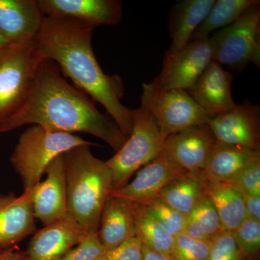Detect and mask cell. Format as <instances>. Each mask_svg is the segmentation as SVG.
<instances>
[{"mask_svg": "<svg viewBox=\"0 0 260 260\" xmlns=\"http://www.w3.org/2000/svg\"><path fill=\"white\" fill-rule=\"evenodd\" d=\"M184 234L192 239L202 241H210L211 238L203 230L201 227L197 223L190 215L186 216L185 226L184 229Z\"/></svg>", "mask_w": 260, "mask_h": 260, "instance_id": "e575fe53", "label": "cell"}, {"mask_svg": "<svg viewBox=\"0 0 260 260\" xmlns=\"http://www.w3.org/2000/svg\"><path fill=\"white\" fill-rule=\"evenodd\" d=\"M88 234L73 217L64 218L38 231L23 251V260H61Z\"/></svg>", "mask_w": 260, "mask_h": 260, "instance_id": "7c38bea8", "label": "cell"}, {"mask_svg": "<svg viewBox=\"0 0 260 260\" xmlns=\"http://www.w3.org/2000/svg\"><path fill=\"white\" fill-rule=\"evenodd\" d=\"M207 260H247L238 247L232 232H223L211 240Z\"/></svg>", "mask_w": 260, "mask_h": 260, "instance_id": "f546056e", "label": "cell"}, {"mask_svg": "<svg viewBox=\"0 0 260 260\" xmlns=\"http://www.w3.org/2000/svg\"><path fill=\"white\" fill-rule=\"evenodd\" d=\"M97 235L105 250L136 237L134 203L109 195L103 207Z\"/></svg>", "mask_w": 260, "mask_h": 260, "instance_id": "d6986e66", "label": "cell"}, {"mask_svg": "<svg viewBox=\"0 0 260 260\" xmlns=\"http://www.w3.org/2000/svg\"><path fill=\"white\" fill-rule=\"evenodd\" d=\"M215 142L208 124L191 126L168 135L161 154L183 172L201 173Z\"/></svg>", "mask_w": 260, "mask_h": 260, "instance_id": "30bf717a", "label": "cell"}, {"mask_svg": "<svg viewBox=\"0 0 260 260\" xmlns=\"http://www.w3.org/2000/svg\"><path fill=\"white\" fill-rule=\"evenodd\" d=\"M9 249H10V248H9ZM9 249H0V257H1V256H3V254H4L6 252V251H8Z\"/></svg>", "mask_w": 260, "mask_h": 260, "instance_id": "f35d334b", "label": "cell"}, {"mask_svg": "<svg viewBox=\"0 0 260 260\" xmlns=\"http://www.w3.org/2000/svg\"><path fill=\"white\" fill-rule=\"evenodd\" d=\"M143 260H174L170 255L160 254L143 245Z\"/></svg>", "mask_w": 260, "mask_h": 260, "instance_id": "d590c367", "label": "cell"}, {"mask_svg": "<svg viewBox=\"0 0 260 260\" xmlns=\"http://www.w3.org/2000/svg\"><path fill=\"white\" fill-rule=\"evenodd\" d=\"M207 184L203 172L185 174L164 186L158 198L187 216L207 196Z\"/></svg>", "mask_w": 260, "mask_h": 260, "instance_id": "7402d4cb", "label": "cell"}, {"mask_svg": "<svg viewBox=\"0 0 260 260\" xmlns=\"http://www.w3.org/2000/svg\"><path fill=\"white\" fill-rule=\"evenodd\" d=\"M43 61L35 42L12 44L0 56V125L23 106Z\"/></svg>", "mask_w": 260, "mask_h": 260, "instance_id": "52a82bcc", "label": "cell"}, {"mask_svg": "<svg viewBox=\"0 0 260 260\" xmlns=\"http://www.w3.org/2000/svg\"><path fill=\"white\" fill-rule=\"evenodd\" d=\"M0 260H23V251L15 250V247L10 248L0 257Z\"/></svg>", "mask_w": 260, "mask_h": 260, "instance_id": "8d00e7d4", "label": "cell"}, {"mask_svg": "<svg viewBox=\"0 0 260 260\" xmlns=\"http://www.w3.org/2000/svg\"><path fill=\"white\" fill-rule=\"evenodd\" d=\"M207 196L216 209L225 232H234L246 218L242 191L236 186L208 180Z\"/></svg>", "mask_w": 260, "mask_h": 260, "instance_id": "603a6c76", "label": "cell"}, {"mask_svg": "<svg viewBox=\"0 0 260 260\" xmlns=\"http://www.w3.org/2000/svg\"><path fill=\"white\" fill-rule=\"evenodd\" d=\"M141 106L153 116L165 138L189 126L208 124L211 117L184 90H162L143 83Z\"/></svg>", "mask_w": 260, "mask_h": 260, "instance_id": "ba28073f", "label": "cell"}, {"mask_svg": "<svg viewBox=\"0 0 260 260\" xmlns=\"http://www.w3.org/2000/svg\"><path fill=\"white\" fill-rule=\"evenodd\" d=\"M44 16L83 22L93 28L114 25L122 18V3L117 0H38Z\"/></svg>", "mask_w": 260, "mask_h": 260, "instance_id": "4fadbf2b", "label": "cell"}, {"mask_svg": "<svg viewBox=\"0 0 260 260\" xmlns=\"http://www.w3.org/2000/svg\"><path fill=\"white\" fill-rule=\"evenodd\" d=\"M0 133H2L1 126H0Z\"/></svg>", "mask_w": 260, "mask_h": 260, "instance_id": "ab89813d", "label": "cell"}, {"mask_svg": "<svg viewBox=\"0 0 260 260\" xmlns=\"http://www.w3.org/2000/svg\"><path fill=\"white\" fill-rule=\"evenodd\" d=\"M143 244L139 238H130L119 245L105 250L98 260H143Z\"/></svg>", "mask_w": 260, "mask_h": 260, "instance_id": "d6a6232c", "label": "cell"}, {"mask_svg": "<svg viewBox=\"0 0 260 260\" xmlns=\"http://www.w3.org/2000/svg\"><path fill=\"white\" fill-rule=\"evenodd\" d=\"M232 234L246 259L260 260V222L246 218Z\"/></svg>", "mask_w": 260, "mask_h": 260, "instance_id": "4316f807", "label": "cell"}, {"mask_svg": "<svg viewBox=\"0 0 260 260\" xmlns=\"http://www.w3.org/2000/svg\"><path fill=\"white\" fill-rule=\"evenodd\" d=\"M245 206L246 218L260 222V197L241 190Z\"/></svg>", "mask_w": 260, "mask_h": 260, "instance_id": "836d02e7", "label": "cell"}, {"mask_svg": "<svg viewBox=\"0 0 260 260\" xmlns=\"http://www.w3.org/2000/svg\"><path fill=\"white\" fill-rule=\"evenodd\" d=\"M232 73L212 61L186 91L210 117H215L230 112L237 105L232 95Z\"/></svg>", "mask_w": 260, "mask_h": 260, "instance_id": "e0dca14e", "label": "cell"}, {"mask_svg": "<svg viewBox=\"0 0 260 260\" xmlns=\"http://www.w3.org/2000/svg\"><path fill=\"white\" fill-rule=\"evenodd\" d=\"M160 226L173 237L184 232L186 216L156 198L145 205Z\"/></svg>", "mask_w": 260, "mask_h": 260, "instance_id": "484cf974", "label": "cell"}, {"mask_svg": "<svg viewBox=\"0 0 260 260\" xmlns=\"http://www.w3.org/2000/svg\"><path fill=\"white\" fill-rule=\"evenodd\" d=\"M68 213L88 233H96L106 200L113 191L107 162L94 156L89 145L64 153Z\"/></svg>", "mask_w": 260, "mask_h": 260, "instance_id": "3957f363", "label": "cell"}, {"mask_svg": "<svg viewBox=\"0 0 260 260\" xmlns=\"http://www.w3.org/2000/svg\"><path fill=\"white\" fill-rule=\"evenodd\" d=\"M94 29L73 19L46 17L36 47L42 59L54 61L75 87L100 103L128 138L133 116L121 103L124 85L118 75L106 74L98 62L92 48Z\"/></svg>", "mask_w": 260, "mask_h": 260, "instance_id": "7a4b0ae2", "label": "cell"}, {"mask_svg": "<svg viewBox=\"0 0 260 260\" xmlns=\"http://www.w3.org/2000/svg\"><path fill=\"white\" fill-rule=\"evenodd\" d=\"M44 174L46 179L32 191V206L34 218L47 225L64 218L68 214L64 154L54 158Z\"/></svg>", "mask_w": 260, "mask_h": 260, "instance_id": "5bb4252c", "label": "cell"}, {"mask_svg": "<svg viewBox=\"0 0 260 260\" xmlns=\"http://www.w3.org/2000/svg\"><path fill=\"white\" fill-rule=\"evenodd\" d=\"M133 129L124 144L107 160L112 174L113 190L121 189L141 168L161 153L165 137L153 116L140 106L132 109Z\"/></svg>", "mask_w": 260, "mask_h": 260, "instance_id": "5b68a950", "label": "cell"}, {"mask_svg": "<svg viewBox=\"0 0 260 260\" xmlns=\"http://www.w3.org/2000/svg\"><path fill=\"white\" fill-rule=\"evenodd\" d=\"M185 174L187 173L178 169L160 153L156 158L138 171L134 180L121 189L113 190L110 194L145 206L158 198L164 186Z\"/></svg>", "mask_w": 260, "mask_h": 260, "instance_id": "2e32d148", "label": "cell"}, {"mask_svg": "<svg viewBox=\"0 0 260 260\" xmlns=\"http://www.w3.org/2000/svg\"><path fill=\"white\" fill-rule=\"evenodd\" d=\"M81 145L95 144L78 135L52 131L39 125H32L23 132L10 157L12 165L23 181V191L35 189L54 158Z\"/></svg>", "mask_w": 260, "mask_h": 260, "instance_id": "277c9868", "label": "cell"}, {"mask_svg": "<svg viewBox=\"0 0 260 260\" xmlns=\"http://www.w3.org/2000/svg\"><path fill=\"white\" fill-rule=\"evenodd\" d=\"M259 32L260 3L209 37L213 60L236 72L250 62L259 67Z\"/></svg>", "mask_w": 260, "mask_h": 260, "instance_id": "8992f818", "label": "cell"}, {"mask_svg": "<svg viewBox=\"0 0 260 260\" xmlns=\"http://www.w3.org/2000/svg\"><path fill=\"white\" fill-rule=\"evenodd\" d=\"M9 41L0 32V56L11 46Z\"/></svg>", "mask_w": 260, "mask_h": 260, "instance_id": "74e56055", "label": "cell"}, {"mask_svg": "<svg viewBox=\"0 0 260 260\" xmlns=\"http://www.w3.org/2000/svg\"><path fill=\"white\" fill-rule=\"evenodd\" d=\"M211 240H198L182 233L174 237L170 256L174 260H207Z\"/></svg>", "mask_w": 260, "mask_h": 260, "instance_id": "83f0119b", "label": "cell"}, {"mask_svg": "<svg viewBox=\"0 0 260 260\" xmlns=\"http://www.w3.org/2000/svg\"><path fill=\"white\" fill-rule=\"evenodd\" d=\"M215 0H184L173 7L169 14V30L172 45L167 52L173 54L185 47L204 21Z\"/></svg>", "mask_w": 260, "mask_h": 260, "instance_id": "ffe728a7", "label": "cell"}, {"mask_svg": "<svg viewBox=\"0 0 260 260\" xmlns=\"http://www.w3.org/2000/svg\"><path fill=\"white\" fill-rule=\"evenodd\" d=\"M225 184L236 186L254 196L260 197V159L244 168Z\"/></svg>", "mask_w": 260, "mask_h": 260, "instance_id": "1f68e13d", "label": "cell"}, {"mask_svg": "<svg viewBox=\"0 0 260 260\" xmlns=\"http://www.w3.org/2000/svg\"><path fill=\"white\" fill-rule=\"evenodd\" d=\"M211 239L225 232L216 209L208 196L203 198L189 214Z\"/></svg>", "mask_w": 260, "mask_h": 260, "instance_id": "f1b7e54d", "label": "cell"}, {"mask_svg": "<svg viewBox=\"0 0 260 260\" xmlns=\"http://www.w3.org/2000/svg\"><path fill=\"white\" fill-rule=\"evenodd\" d=\"M260 159V152L216 141L207 160V180L225 183L244 168Z\"/></svg>", "mask_w": 260, "mask_h": 260, "instance_id": "44dd1931", "label": "cell"}, {"mask_svg": "<svg viewBox=\"0 0 260 260\" xmlns=\"http://www.w3.org/2000/svg\"><path fill=\"white\" fill-rule=\"evenodd\" d=\"M25 124L70 134L88 133L104 140L115 153L127 140L116 123L99 112L93 101L70 85L57 64L47 59L39 64L23 106L0 126L5 133Z\"/></svg>", "mask_w": 260, "mask_h": 260, "instance_id": "6da1fadb", "label": "cell"}, {"mask_svg": "<svg viewBox=\"0 0 260 260\" xmlns=\"http://www.w3.org/2000/svg\"><path fill=\"white\" fill-rule=\"evenodd\" d=\"M135 236L143 245L160 254L171 255L174 237L160 226L143 205L135 204Z\"/></svg>", "mask_w": 260, "mask_h": 260, "instance_id": "d4e9b609", "label": "cell"}, {"mask_svg": "<svg viewBox=\"0 0 260 260\" xmlns=\"http://www.w3.org/2000/svg\"><path fill=\"white\" fill-rule=\"evenodd\" d=\"M216 141L260 152V108L245 101L208 122Z\"/></svg>", "mask_w": 260, "mask_h": 260, "instance_id": "8fae6325", "label": "cell"}, {"mask_svg": "<svg viewBox=\"0 0 260 260\" xmlns=\"http://www.w3.org/2000/svg\"><path fill=\"white\" fill-rule=\"evenodd\" d=\"M45 18L38 0H0V32L11 44L35 42Z\"/></svg>", "mask_w": 260, "mask_h": 260, "instance_id": "9a60e30c", "label": "cell"}, {"mask_svg": "<svg viewBox=\"0 0 260 260\" xmlns=\"http://www.w3.org/2000/svg\"><path fill=\"white\" fill-rule=\"evenodd\" d=\"M212 61L210 38L193 41L177 52L166 51L161 71L150 83L162 90H188Z\"/></svg>", "mask_w": 260, "mask_h": 260, "instance_id": "9c48e42d", "label": "cell"}, {"mask_svg": "<svg viewBox=\"0 0 260 260\" xmlns=\"http://www.w3.org/2000/svg\"><path fill=\"white\" fill-rule=\"evenodd\" d=\"M259 3L258 0H217L193 34L190 42L208 39L215 30L229 26L251 7Z\"/></svg>", "mask_w": 260, "mask_h": 260, "instance_id": "cb8c5ba5", "label": "cell"}, {"mask_svg": "<svg viewBox=\"0 0 260 260\" xmlns=\"http://www.w3.org/2000/svg\"><path fill=\"white\" fill-rule=\"evenodd\" d=\"M105 251L96 233H88L61 260H98Z\"/></svg>", "mask_w": 260, "mask_h": 260, "instance_id": "4dcf8cb0", "label": "cell"}, {"mask_svg": "<svg viewBox=\"0 0 260 260\" xmlns=\"http://www.w3.org/2000/svg\"><path fill=\"white\" fill-rule=\"evenodd\" d=\"M32 191L0 194V249L14 247L15 244L35 232L32 213Z\"/></svg>", "mask_w": 260, "mask_h": 260, "instance_id": "ac0fdd59", "label": "cell"}]
</instances>
